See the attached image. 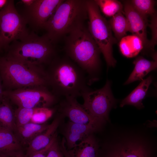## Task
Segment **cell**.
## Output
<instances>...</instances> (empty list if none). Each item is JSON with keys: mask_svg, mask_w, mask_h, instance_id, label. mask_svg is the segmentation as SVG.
Instances as JSON below:
<instances>
[{"mask_svg": "<svg viewBox=\"0 0 157 157\" xmlns=\"http://www.w3.org/2000/svg\"><path fill=\"white\" fill-rule=\"evenodd\" d=\"M48 88L58 97H82L91 90L84 71L65 55L56 57L45 69Z\"/></svg>", "mask_w": 157, "mask_h": 157, "instance_id": "obj_1", "label": "cell"}, {"mask_svg": "<svg viewBox=\"0 0 157 157\" xmlns=\"http://www.w3.org/2000/svg\"><path fill=\"white\" fill-rule=\"evenodd\" d=\"M65 55L86 74L90 85L97 80L100 70V50L84 26L72 31L65 38Z\"/></svg>", "mask_w": 157, "mask_h": 157, "instance_id": "obj_2", "label": "cell"}, {"mask_svg": "<svg viewBox=\"0 0 157 157\" xmlns=\"http://www.w3.org/2000/svg\"><path fill=\"white\" fill-rule=\"evenodd\" d=\"M88 19L86 0H63L46 23L45 34L54 44L84 26Z\"/></svg>", "mask_w": 157, "mask_h": 157, "instance_id": "obj_3", "label": "cell"}, {"mask_svg": "<svg viewBox=\"0 0 157 157\" xmlns=\"http://www.w3.org/2000/svg\"><path fill=\"white\" fill-rule=\"evenodd\" d=\"M53 44L45 34L39 36L32 32L24 40L11 43L6 56L29 65L48 66L58 55Z\"/></svg>", "mask_w": 157, "mask_h": 157, "instance_id": "obj_4", "label": "cell"}, {"mask_svg": "<svg viewBox=\"0 0 157 157\" xmlns=\"http://www.w3.org/2000/svg\"><path fill=\"white\" fill-rule=\"evenodd\" d=\"M0 75L3 85L12 90L26 87H47L45 69L27 64L6 56L0 57Z\"/></svg>", "mask_w": 157, "mask_h": 157, "instance_id": "obj_5", "label": "cell"}, {"mask_svg": "<svg viewBox=\"0 0 157 157\" xmlns=\"http://www.w3.org/2000/svg\"><path fill=\"white\" fill-rule=\"evenodd\" d=\"M88 30L99 47L108 67H114L116 60L113 55V46L117 40L112 33L108 21L103 16L94 0H86Z\"/></svg>", "mask_w": 157, "mask_h": 157, "instance_id": "obj_6", "label": "cell"}, {"mask_svg": "<svg viewBox=\"0 0 157 157\" xmlns=\"http://www.w3.org/2000/svg\"><path fill=\"white\" fill-rule=\"evenodd\" d=\"M27 23L15 7L14 0H8L0 11V37L3 47L25 39L30 33Z\"/></svg>", "mask_w": 157, "mask_h": 157, "instance_id": "obj_7", "label": "cell"}, {"mask_svg": "<svg viewBox=\"0 0 157 157\" xmlns=\"http://www.w3.org/2000/svg\"><path fill=\"white\" fill-rule=\"evenodd\" d=\"M5 97L18 107H49L60 99L47 87H26L4 90Z\"/></svg>", "mask_w": 157, "mask_h": 157, "instance_id": "obj_8", "label": "cell"}, {"mask_svg": "<svg viewBox=\"0 0 157 157\" xmlns=\"http://www.w3.org/2000/svg\"><path fill=\"white\" fill-rule=\"evenodd\" d=\"M81 97L83 100V106L92 116L104 123L108 120L109 111L115 102L109 81L101 88L90 90Z\"/></svg>", "mask_w": 157, "mask_h": 157, "instance_id": "obj_9", "label": "cell"}, {"mask_svg": "<svg viewBox=\"0 0 157 157\" xmlns=\"http://www.w3.org/2000/svg\"><path fill=\"white\" fill-rule=\"evenodd\" d=\"M63 0H34L31 6L25 7L21 15L34 30L44 29L46 23Z\"/></svg>", "mask_w": 157, "mask_h": 157, "instance_id": "obj_10", "label": "cell"}, {"mask_svg": "<svg viewBox=\"0 0 157 157\" xmlns=\"http://www.w3.org/2000/svg\"><path fill=\"white\" fill-rule=\"evenodd\" d=\"M76 99L72 97L61 99L58 108L60 114L67 117L70 122L90 125L98 130L103 123L92 116Z\"/></svg>", "mask_w": 157, "mask_h": 157, "instance_id": "obj_11", "label": "cell"}, {"mask_svg": "<svg viewBox=\"0 0 157 157\" xmlns=\"http://www.w3.org/2000/svg\"><path fill=\"white\" fill-rule=\"evenodd\" d=\"M124 8L129 26V31L138 36L142 42L144 47L149 48L150 41L147 38V17L143 16L133 7L129 1H125Z\"/></svg>", "mask_w": 157, "mask_h": 157, "instance_id": "obj_12", "label": "cell"}, {"mask_svg": "<svg viewBox=\"0 0 157 157\" xmlns=\"http://www.w3.org/2000/svg\"><path fill=\"white\" fill-rule=\"evenodd\" d=\"M60 147L64 157H97L99 148L92 134L69 149H66L63 139Z\"/></svg>", "mask_w": 157, "mask_h": 157, "instance_id": "obj_13", "label": "cell"}, {"mask_svg": "<svg viewBox=\"0 0 157 157\" xmlns=\"http://www.w3.org/2000/svg\"><path fill=\"white\" fill-rule=\"evenodd\" d=\"M98 129L90 125L70 121L65 132V146L67 149L74 147Z\"/></svg>", "mask_w": 157, "mask_h": 157, "instance_id": "obj_14", "label": "cell"}, {"mask_svg": "<svg viewBox=\"0 0 157 157\" xmlns=\"http://www.w3.org/2000/svg\"><path fill=\"white\" fill-rule=\"evenodd\" d=\"M22 146L13 132L0 128V157H14L23 154Z\"/></svg>", "mask_w": 157, "mask_h": 157, "instance_id": "obj_15", "label": "cell"}, {"mask_svg": "<svg viewBox=\"0 0 157 157\" xmlns=\"http://www.w3.org/2000/svg\"><path fill=\"white\" fill-rule=\"evenodd\" d=\"M61 115L55 118L44 131L34 138L28 144L26 157L32 153L46 147L57 135L56 131L59 125Z\"/></svg>", "mask_w": 157, "mask_h": 157, "instance_id": "obj_16", "label": "cell"}, {"mask_svg": "<svg viewBox=\"0 0 157 157\" xmlns=\"http://www.w3.org/2000/svg\"><path fill=\"white\" fill-rule=\"evenodd\" d=\"M97 157H151L139 147L129 143L118 144L100 154Z\"/></svg>", "mask_w": 157, "mask_h": 157, "instance_id": "obj_17", "label": "cell"}, {"mask_svg": "<svg viewBox=\"0 0 157 157\" xmlns=\"http://www.w3.org/2000/svg\"><path fill=\"white\" fill-rule=\"evenodd\" d=\"M49 126L45 123L38 124L30 122L16 127L14 133L22 146L28 145L34 138L46 130Z\"/></svg>", "mask_w": 157, "mask_h": 157, "instance_id": "obj_18", "label": "cell"}, {"mask_svg": "<svg viewBox=\"0 0 157 157\" xmlns=\"http://www.w3.org/2000/svg\"><path fill=\"white\" fill-rule=\"evenodd\" d=\"M152 81V78L149 76L143 79L138 85L121 102L120 106L125 105L134 106L138 109L144 106L142 101L147 94L149 87Z\"/></svg>", "mask_w": 157, "mask_h": 157, "instance_id": "obj_19", "label": "cell"}, {"mask_svg": "<svg viewBox=\"0 0 157 157\" xmlns=\"http://www.w3.org/2000/svg\"><path fill=\"white\" fill-rule=\"evenodd\" d=\"M135 67L128 79L125 83L127 85L135 81L142 80L150 72L157 67V60H149L142 57H139L133 62Z\"/></svg>", "mask_w": 157, "mask_h": 157, "instance_id": "obj_20", "label": "cell"}, {"mask_svg": "<svg viewBox=\"0 0 157 157\" xmlns=\"http://www.w3.org/2000/svg\"><path fill=\"white\" fill-rule=\"evenodd\" d=\"M119 46L122 53L128 58L136 56L144 48L141 39L134 34L122 37L119 40Z\"/></svg>", "mask_w": 157, "mask_h": 157, "instance_id": "obj_21", "label": "cell"}, {"mask_svg": "<svg viewBox=\"0 0 157 157\" xmlns=\"http://www.w3.org/2000/svg\"><path fill=\"white\" fill-rule=\"evenodd\" d=\"M0 128L13 132L16 128L14 111L6 97L0 104Z\"/></svg>", "mask_w": 157, "mask_h": 157, "instance_id": "obj_22", "label": "cell"}, {"mask_svg": "<svg viewBox=\"0 0 157 157\" xmlns=\"http://www.w3.org/2000/svg\"><path fill=\"white\" fill-rule=\"evenodd\" d=\"M108 22L117 41H119L125 36L126 32L129 31L128 21L122 12H119L112 17Z\"/></svg>", "mask_w": 157, "mask_h": 157, "instance_id": "obj_23", "label": "cell"}, {"mask_svg": "<svg viewBox=\"0 0 157 157\" xmlns=\"http://www.w3.org/2000/svg\"><path fill=\"white\" fill-rule=\"evenodd\" d=\"M99 10L106 16L112 17L122 12L123 5L119 1L115 0H94Z\"/></svg>", "mask_w": 157, "mask_h": 157, "instance_id": "obj_24", "label": "cell"}, {"mask_svg": "<svg viewBox=\"0 0 157 157\" xmlns=\"http://www.w3.org/2000/svg\"><path fill=\"white\" fill-rule=\"evenodd\" d=\"M130 2L134 8L142 15L147 17L156 13L154 8L155 1L152 0H133Z\"/></svg>", "mask_w": 157, "mask_h": 157, "instance_id": "obj_25", "label": "cell"}, {"mask_svg": "<svg viewBox=\"0 0 157 157\" xmlns=\"http://www.w3.org/2000/svg\"><path fill=\"white\" fill-rule=\"evenodd\" d=\"M34 108L18 107L14 111L16 128L31 122Z\"/></svg>", "mask_w": 157, "mask_h": 157, "instance_id": "obj_26", "label": "cell"}, {"mask_svg": "<svg viewBox=\"0 0 157 157\" xmlns=\"http://www.w3.org/2000/svg\"><path fill=\"white\" fill-rule=\"evenodd\" d=\"M53 113V110L49 107L35 108L31 122L38 124L45 123L52 117Z\"/></svg>", "mask_w": 157, "mask_h": 157, "instance_id": "obj_27", "label": "cell"}, {"mask_svg": "<svg viewBox=\"0 0 157 157\" xmlns=\"http://www.w3.org/2000/svg\"><path fill=\"white\" fill-rule=\"evenodd\" d=\"M151 23L149 26L151 29L152 38L150 41L149 48L154 49L157 44V15L156 13L151 15Z\"/></svg>", "mask_w": 157, "mask_h": 157, "instance_id": "obj_28", "label": "cell"}, {"mask_svg": "<svg viewBox=\"0 0 157 157\" xmlns=\"http://www.w3.org/2000/svg\"><path fill=\"white\" fill-rule=\"evenodd\" d=\"M57 135H56L52 139L50 143L44 148L35 152L28 157H46L48 152L51 146L57 139Z\"/></svg>", "mask_w": 157, "mask_h": 157, "instance_id": "obj_29", "label": "cell"}, {"mask_svg": "<svg viewBox=\"0 0 157 157\" xmlns=\"http://www.w3.org/2000/svg\"><path fill=\"white\" fill-rule=\"evenodd\" d=\"M46 157H64L57 139L51 146Z\"/></svg>", "mask_w": 157, "mask_h": 157, "instance_id": "obj_30", "label": "cell"}, {"mask_svg": "<svg viewBox=\"0 0 157 157\" xmlns=\"http://www.w3.org/2000/svg\"><path fill=\"white\" fill-rule=\"evenodd\" d=\"M34 0H22V2L26 7L31 6L33 3Z\"/></svg>", "mask_w": 157, "mask_h": 157, "instance_id": "obj_31", "label": "cell"}, {"mask_svg": "<svg viewBox=\"0 0 157 157\" xmlns=\"http://www.w3.org/2000/svg\"><path fill=\"white\" fill-rule=\"evenodd\" d=\"M4 90L2 89V86L0 81V104L5 98L4 94Z\"/></svg>", "mask_w": 157, "mask_h": 157, "instance_id": "obj_32", "label": "cell"}, {"mask_svg": "<svg viewBox=\"0 0 157 157\" xmlns=\"http://www.w3.org/2000/svg\"><path fill=\"white\" fill-rule=\"evenodd\" d=\"M8 0H0V8L2 9L6 5Z\"/></svg>", "mask_w": 157, "mask_h": 157, "instance_id": "obj_33", "label": "cell"}, {"mask_svg": "<svg viewBox=\"0 0 157 157\" xmlns=\"http://www.w3.org/2000/svg\"><path fill=\"white\" fill-rule=\"evenodd\" d=\"M14 157H26V156H25V155H24V154H22L15 156Z\"/></svg>", "mask_w": 157, "mask_h": 157, "instance_id": "obj_34", "label": "cell"}, {"mask_svg": "<svg viewBox=\"0 0 157 157\" xmlns=\"http://www.w3.org/2000/svg\"><path fill=\"white\" fill-rule=\"evenodd\" d=\"M3 47L1 40L0 37V49Z\"/></svg>", "mask_w": 157, "mask_h": 157, "instance_id": "obj_35", "label": "cell"}]
</instances>
